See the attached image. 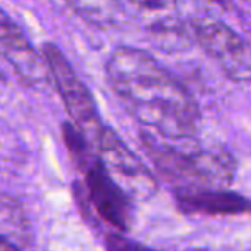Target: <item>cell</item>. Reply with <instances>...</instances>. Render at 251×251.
Instances as JSON below:
<instances>
[{
	"mask_svg": "<svg viewBox=\"0 0 251 251\" xmlns=\"http://www.w3.org/2000/svg\"><path fill=\"white\" fill-rule=\"evenodd\" d=\"M43 59L49 67L50 77L53 79L57 91L62 98L64 107L71 117V124L83 133V136L90 141L91 147H95L101 131L107 126L101 122L98 115V108L88 86L57 45L47 43L43 47Z\"/></svg>",
	"mask_w": 251,
	"mask_h": 251,
	"instance_id": "obj_3",
	"label": "cell"
},
{
	"mask_svg": "<svg viewBox=\"0 0 251 251\" xmlns=\"http://www.w3.org/2000/svg\"><path fill=\"white\" fill-rule=\"evenodd\" d=\"M112 91L145 127L165 140H191L200 110L188 88L148 52L119 47L105 66Z\"/></svg>",
	"mask_w": 251,
	"mask_h": 251,
	"instance_id": "obj_1",
	"label": "cell"
},
{
	"mask_svg": "<svg viewBox=\"0 0 251 251\" xmlns=\"http://www.w3.org/2000/svg\"><path fill=\"white\" fill-rule=\"evenodd\" d=\"M105 243H107L108 251H157V250H151V248H147V246H143V244L127 239V237H124L121 232L108 234Z\"/></svg>",
	"mask_w": 251,
	"mask_h": 251,
	"instance_id": "obj_11",
	"label": "cell"
},
{
	"mask_svg": "<svg viewBox=\"0 0 251 251\" xmlns=\"http://www.w3.org/2000/svg\"><path fill=\"white\" fill-rule=\"evenodd\" d=\"M188 31L229 79L251 83V49L229 25L213 18H196L189 21Z\"/></svg>",
	"mask_w": 251,
	"mask_h": 251,
	"instance_id": "obj_4",
	"label": "cell"
},
{
	"mask_svg": "<svg viewBox=\"0 0 251 251\" xmlns=\"http://www.w3.org/2000/svg\"><path fill=\"white\" fill-rule=\"evenodd\" d=\"M95 150L112 177L131 196L148 198L157 191V179L153 174L112 129L105 127L101 131Z\"/></svg>",
	"mask_w": 251,
	"mask_h": 251,
	"instance_id": "obj_6",
	"label": "cell"
},
{
	"mask_svg": "<svg viewBox=\"0 0 251 251\" xmlns=\"http://www.w3.org/2000/svg\"><path fill=\"white\" fill-rule=\"evenodd\" d=\"M81 169L84 171L88 198L97 213L121 234L127 232L133 226L131 195L112 177L98 155L84 162Z\"/></svg>",
	"mask_w": 251,
	"mask_h": 251,
	"instance_id": "obj_5",
	"label": "cell"
},
{
	"mask_svg": "<svg viewBox=\"0 0 251 251\" xmlns=\"http://www.w3.org/2000/svg\"><path fill=\"white\" fill-rule=\"evenodd\" d=\"M124 2L138 9L143 16L153 19L155 31H176L172 18L177 9V0H124Z\"/></svg>",
	"mask_w": 251,
	"mask_h": 251,
	"instance_id": "obj_10",
	"label": "cell"
},
{
	"mask_svg": "<svg viewBox=\"0 0 251 251\" xmlns=\"http://www.w3.org/2000/svg\"><path fill=\"white\" fill-rule=\"evenodd\" d=\"M66 2L79 18L98 28L117 26L124 14L121 0H66Z\"/></svg>",
	"mask_w": 251,
	"mask_h": 251,
	"instance_id": "obj_9",
	"label": "cell"
},
{
	"mask_svg": "<svg viewBox=\"0 0 251 251\" xmlns=\"http://www.w3.org/2000/svg\"><path fill=\"white\" fill-rule=\"evenodd\" d=\"M213 2L222 5V7H230V0H213Z\"/></svg>",
	"mask_w": 251,
	"mask_h": 251,
	"instance_id": "obj_13",
	"label": "cell"
},
{
	"mask_svg": "<svg viewBox=\"0 0 251 251\" xmlns=\"http://www.w3.org/2000/svg\"><path fill=\"white\" fill-rule=\"evenodd\" d=\"M0 55L16 69L25 83L38 86L49 81V67L21 28L0 9Z\"/></svg>",
	"mask_w": 251,
	"mask_h": 251,
	"instance_id": "obj_7",
	"label": "cell"
},
{
	"mask_svg": "<svg viewBox=\"0 0 251 251\" xmlns=\"http://www.w3.org/2000/svg\"><path fill=\"white\" fill-rule=\"evenodd\" d=\"M0 251H16V250L4 239V237H0Z\"/></svg>",
	"mask_w": 251,
	"mask_h": 251,
	"instance_id": "obj_12",
	"label": "cell"
},
{
	"mask_svg": "<svg viewBox=\"0 0 251 251\" xmlns=\"http://www.w3.org/2000/svg\"><path fill=\"white\" fill-rule=\"evenodd\" d=\"M189 140H165L148 131L141 133V145L155 169L177 189L226 188L234 176V160L224 150L186 145Z\"/></svg>",
	"mask_w": 251,
	"mask_h": 251,
	"instance_id": "obj_2",
	"label": "cell"
},
{
	"mask_svg": "<svg viewBox=\"0 0 251 251\" xmlns=\"http://www.w3.org/2000/svg\"><path fill=\"white\" fill-rule=\"evenodd\" d=\"M176 201L186 213L203 215H239L251 212V200L226 188L177 189Z\"/></svg>",
	"mask_w": 251,
	"mask_h": 251,
	"instance_id": "obj_8",
	"label": "cell"
}]
</instances>
